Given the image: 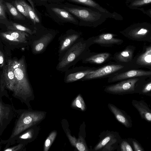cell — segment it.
I'll return each mask as SVG.
<instances>
[{
	"label": "cell",
	"mask_w": 151,
	"mask_h": 151,
	"mask_svg": "<svg viewBox=\"0 0 151 151\" xmlns=\"http://www.w3.org/2000/svg\"><path fill=\"white\" fill-rule=\"evenodd\" d=\"M52 10L63 19L75 22V18L68 12L63 9L58 8H52Z\"/></svg>",
	"instance_id": "23"
},
{
	"label": "cell",
	"mask_w": 151,
	"mask_h": 151,
	"mask_svg": "<svg viewBox=\"0 0 151 151\" xmlns=\"http://www.w3.org/2000/svg\"><path fill=\"white\" fill-rule=\"evenodd\" d=\"M42 0L45 1V0Z\"/></svg>",
	"instance_id": "39"
},
{
	"label": "cell",
	"mask_w": 151,
	"mask_h": 151,
	"mask_svg": "<svg viewBox=\"0 0 151 151\" xmlns=\"http://www.w3.org/2000/svg\"><path fill=\"white\" fill-rule=\"evenodd\" d=\"M139 94L148 96H151V78L147 81L145 80L142 85Z\"/></svg>",
	"instance_id": "24"
},
{
	"label": "cell",
	"mask_w": 151,
	"mask_h": 151,
	"mask_svg": "<svg viewBox=\"0 0 151 151\" xmlns=\"http://www.w3.org/2000/svg\"><path fill=\"white\" fill-rule=\"evenodd\" d=\"M67 135L71 143L73 146L75 147L78 150H89L84 139L82 136H80L78 139H77L75 137L72 136L68 132L67 133Z\"/></svg>",
	"instance_id": "18"
},
{
	"label": "cell",
	"mask_w": 151,
	"mask_h": 151,
	"mask_svg": "<svg viewBox=\"0 0 151 151\" xmlns=\"http://www.w3.org/2000/svg\"><path fill=\"white\" fill-rule=\"evenodd\" d=\"M131 68L128 65L121 64H109L98 69H95L92 73L86 76L81 80H88L110 76L113 74L125 71Z\"/></svg>",
	"instance_id": "5"
},
{
	"label": "cell",
	"mask_w": 151,
	"mask_h": 151,
	"mask_svg": "<svg viewBox=\"0 0 151 151\" xmlns=\"http://www.w3.org/2000/svg\"><path fill=\"white\" fill-rule=\"evenodd\" d=\"M8 28L10 30H18L27 32L31 35L35 34L36 32L32 31L30 29L16 23H13L12 26H9Z\"/></svg>",
	"instance_id": "28"
},
{
	"label": "cell",
	"mask_w": 151,
	"mask_h": 151,
	"mask_svg": "<svg viewBox=\"0 0 151 151\" xmlns=\"http://www.w3.org/2000/svg\"><path fill=\"white\" fill-rule=\"evenodd\" d=\"M56 135L57 132L56 131H52L50 133L45 141L44 147V151H47L49 150L55 140Z\"/></svg>",
	"instance_id": "29"
},
{
	"label": "cell",
	"mask_w": 151,
	"mask_h": 151,
	"mask_svg": "<svg viewBox=\"0 0 151 151\" xmlns=\"http://www.w3.org/2000/svg\"><path fill=\"white\" fill-rule=\"evenodd\" d=\"M151 2V0H136L131 5L133 6H141L149 4Z\"/></svg>",
	"instance_id": "34"
},
{
	"label": "cell",
	"mask_w": 151,
	"mask_h": 151,
	"mask_svg": "<svg viewBox=\"0 0 151 151\" xmlns=\"http://www.w3.org/2000/svg\"><path fill=\"white\" fill-rule=\"evenodd\" d=\"M107 106L115 119L127 128L132 127V121L131 118L125 111L111 103H108Z\"/></svg>",
	"instance_id": "12"
},
{
	"label": "cell",
	"mask_w": 151,
	"mask_h": 151,
	"mask_svg": "<svg viewBox=\"0 0 151 151\" xmlns=\"http://www.w3.org/2000/svg\"><path fill=\"white\" fill-rule=\"evenodd\" d=\"M92 44H97L102 46L109 47L121 44L123 41L115 37L114 34L104 33L88 39Z\"/></svg>",
	"instance_id": "9"
},
{
	"label": "cell",
	"mask_w": 151,
	"mask_h": 151,
	"mask_svg": "<svg viewBox=\"0 0 151 151\" xmlns=\"http://www.w3.org/2000/svg\"><path fill=\"white\" fill-rule=\"evenodd\" d=\"M92 45L88 39L85 40L83 38H80L58 59L56 67L57 70L65 72L75 65L90 52L89 47Z\"/></svg>",
	"instance_id": "1"
},
{
	"label": "cell",
	"mask_w": 151,
	"mask_h": 151,
	"mask_svg": "<svg viewBox=\"0 0 151 151\" xmlns=\"http://www.w3.org/2000/svg\"><path fill=\"white\" fill-rule=\"evenodd\" d=\"M145 77H138L121 81L106 86L104 91L108 93L117 95L139 93Z\"/></svg>",
	"instance_id": "2"
},
{
	"label": "cell",
	"mask_w": 151,
	"mask_h": 151,
	"mask_svg": "<svg viewBox=\"0 0 151 151\" xmlns=\"http://www.w3.org/2000/svg\"><path fill=\"white\" fill-rule=\"evenodd\" d=\"M130 144L132 145L135 151H145L141 144L136 139L132 138L127 139Z\"/></svg>",
	"instance_id": "30"
},
{
	"label": "cell",
	"mask_w": 151,
	"mask_h": 151,
	"mask_svg": "<svg viewBox=\"0 0 151 151\" xmlns=\"http://www.w3.org/2000/svg\"><path fill=\"white\" fill-rule=\"evenodd\" d=\"M0 35L3 38L10 41L19 42L18 40L15 39L12 35L6 32L1 33Z\"/></svg>",
	"instance_id": "33"
},
{
	"label": "cell",
	"mask_w": 151,
	"mask_h": 151,
	"mask_svg": "<svg viewBox=\"0 0 151 151\" xmlns=\"http://www.w3.org/2000/svg\"><path fill=\"white\" fill-rule=\"evenodd\" d=\"M8 63L10 65L14 75L17 86L29 91L30 87L26 72V66L24 58L18 60H9Z\"/></svg>",
	"instance_id": "4"
},
{
	"label": "cell",
	"mask_w": 151,
	"mask_h": 151,
	"mask_svg": "<svg viewBox=\"0 0 151 151\" xmlns=\"http://www.w3.org/2000/svg\"><path fill=\"white\" fill-rule=\"evenodd\" d=\"M27 4L23 0H16L14 5L18 11L24 16L29 18L27 8Z\"/></svg>",
	"instance_id": "21"
},
{
	"label": "cell",
	"mask_w": 151,
	"mask_h": 151,
	"mask_svg": "<svg viewBox=\"0 0 151 151\" xmlns=\"http://www.w3.org/2000/svg\"><path fill=\"white\" fill-rule=\"evenodd\" d=\"M5 4L9 12L15 18L19 20H24V17L18 10L11 3L6 2Z\"/></svg>",
	"instance_id": "25"
},
{
	"label": "cell",
	"mask_w": 151,
	"mask_h": 151,
	"mask_svg": "<svg viewBox=\"0 0 151 151\" xmlns=\"http://www.w3.org/2000/svg\"><path fill=\"white\" fill-rule=\"evenodd\" d=\"M71 106L74 108L80 109L82 111H85L87 108L85 102L80 94L74 100Z\"/></svg>",
	"instance_id": "22"
},
{
	"label": "cell",
	"mask_w": 151,
	"mask_h": 151,
	"mask_svg": "<svg viewBox=\"0 0 151 151\" xmlns=\"http://www.w3.org/2000/svg\"><path fill=\"white\" fill-rule=\"evenodd\" d=\"M12 150L11 149H6L5 150V151H12Z\"/></svg>",
	"instance_id": "38"
},
{
	"label": "cell",
	"mask_w": 151,
	"mask_h": 151,
	"mask_svg": "<svg viewBox=\"0 0 151 151\" xmlns=\"http://www.w3.org/2000/svg\"><path fill=\"white\" fill-rule=\"evenodd\" d=\"M6 7L2 0H0V19H6Z\"/></svg>",
	"instance_id": "32"
},
{
	"label": "cell",
	"mask_w": 151,
	"mask_h": 151,
	"mask_svg": "<svg viewBox=\"0 0 151 151\" xmlns=\"http://www.w3.org/2000/svg\"><path fill=\"white\" fill-rule=\"evenodd\" d=\"M71 13L79 18L86 21H92L96 19V15L88 10L73 8H65Z\"/></svg>",
	"instance_id": "17"
},
{
	"label": "cell",
	"mask_w": 151,
	"mask_h": 151,
	"mask_svg": "<svg viewBox=\"0 0 151 151\" xmlns=\"http://www.w3.org/2000/svg\"><path fill=\"white\" fill-rule=\"evenodd\" d=\"M6 32L18 40L19 42L26 43L27 42V37H29V35L25 32L18 30H11Z\"/></svg>",
	"instance_id": "20"
},
{
	"label": "cell",
	"mask_w": 151,
	"mask_h": 151,
	"mask_svg": "<svg viewBox=\"0 0 151 151\" xmlns=\"http://www.w3.org/2000/svg\"><path fill=\"white\" fill-rule=\"evenodd\" d=\"M31 4L33 10L35 11L34 6V3L32 0H27Z\"/></svg>",
	"instance_id": "37"
},
{
	"label": "cell",
	"mask_w": 151,
	"mask_h": 151,
	"mask_svg": "<svg viewBox=\"0 0 151 151\" xmlns=\"http://www.w3.org/2000/svg\"><path fill=\"white\" fill-rule=\"evenodd\" d=\"M99 139L94 147V151H114L117 149L121 137L118 132L107 130L102 132Z\"/></svg>",
	"instance_id": "3"
},
{
	"label": "cell",
	"mask_w": 151,
	"mask_h": 151,
	"mask_svg": "<svg viewBox=\"0 0 151 151\" xmlns=\"http://www.w3.org/2000/svg\"><path fill=\"white\" fill-rule=\"evenodd\" d=\"M111 56V54L107 52L94 53L90 52L81 60L83 63L100 64L109 60Z\"/></svg>",
	"instance_id": "15"
},
{
	"label": "cell",
	"mask_w": 151,
	"mask_h": 151,
	"mask_svg": "<svg viewBox=\"0 0 151 151\" xmlns=\"http://www.w3.org/2000/svg\"><path fill=\"white\" fill-rule=\"evenodd\" d=\"M135 49V48L134 46H128L123 50L115 53L113 59L117 63L128 65L132 68Z\"/></svg>",
	"instance_id": "10"
},
{
	"label": "cell",
	"mask_w": 151,
	"mask_h": 151,
	"mask_svg": "<svg viewBox=\"0 0 151 151\" xmlns=\"http://www.w3.org/2000/svg\"><path fill=\"white\" fill-rule=\"evenodd\" d=\"M31 137V134L29 132H28L22 135L21 138L23 139H27L30 138Z\"/></svg>",
	"instance_id": "36"
},
{
	"label": "cell",
	"mask_w": 151,
	"mask_h": 151,
	"mask_svg": "<svg viewBox=\"0 0 151 151\" xmlns=\"http://www.w3.org/2000/svg\"><path fill=\"white\" fill-rule=\"evenodd\" d=\"M54 37L55 35L48 33L34 40L32 45V53L37 55L43 52Z\"/></svg>",
	"instance_id": "13"
},
{
	"label": "cell",
	"mask_w": 151,
	"mask_h": 151,
	"mask_svg": "<svg viewBox=\"0 0 151 151\" xmlns=\"http://www.w3.org/2000/svg\"><path fill=\"white\" fill-rule=\"evenodd\" d=\"M133 106L138 111L141 118L148 122H151V110L147 104L143 100L139 101L133 100Z\"/></svg>",
	"instance_id": "16"
},
{
	"label": "cell",
	"mask_w": 151,
	"mask_h": 151,
	"mask_svg": "<svg viewBox=\"0 0 151 151\" xmlns=\"http://www.w3.org/2000/svg\"><path fill=\"white\" fill-rule=\"evenodd\" d=\"M1 78H4L7 83L12 86L16 84L14 72L8 63L4 68Z\"/></svg>",
	"instance_id": "19"
},
{
	"label": "cell",
	"mask_w": 151,
	"mask_h": 151,
	"mask_svg": "<svg viewBox=\"0 0 151 151\" xmlns=\"http://www.w3.org/2000/svg\"><path fill=\"white\" fill-rule=\"evenodd\" d=\"M95 69L87 67H77L69 68L65 72L64 81L65 83L73 82L81 80Z\"/></svg>",
	"instance_id": "8"
},
{
	"label": "cell",
	"mask_w": 151,
	"mask_h": 151,
	"mask_svg": "<svg viewBox=\"0 0 151 151\" xmlns=\"http://www.w3.org/2000/svg\"><path fill=\"white\" fill-rule=\"evenodd\" d=\"M108 80L109 83L124 80L138 77H151V71L140 69H131L113 74Z\"/></svg>",
	"instance_id": "6"
},
{
	"label": "cell",
	"mask_w": 151,
	"mask_h": 151,
	"mask_svg": "<svg viewBox=\"0 0 151 151\" xmlns=\"http://www.w3.org/2000/svg\"><path fill=\"white\" fill-rule=\"evenodd\" d=\"M70 1L80 4H85L91 6L101 11L104 12L105 10L101 7L98 4L92 0H70Z\"/></svg>",
	"instance_id": "26"
},
{
	"label": "cell",
	"mask_w": 151,
	"mask_h": 151,
	"mask_svg": "<svg viewBox=\"0 0 151 151\" xmlns=\"http://www.w3.org/2000/svg\"><path fill=\"white\" fill-rule=\"evenodd\" d=\"M132 68H146L151 69V45L147 46L142 52L134 58Z\"/></svg>",
	"instance_id": "11"
},
{
	"label": "cell",
	"mask_w": 151,
	"mask_h": 151,
	"mask_svg": "<svg viewBox=\"0 0 151 151\" xmlns=\"http://www.w3.org/2000/svg\"><path fill=\"white\" fill-rule=\"evenodd\" d=\"M129 39L139 41L151 42V35L149 30L143 27L132 29L124 34Z\"/></svg>",
	"instance_id": "14"
},
{
	"label": "cell",
	"mask_w": 151,
	"mask_h": 151,
	"mask_svg": "<svg viewBox=\"0 0 151 151\" xmlns=\"http://www.w3.org/2000/svg\"><path fill=\"white\" fill-rule=\"evenodd\" d=\"M117 151H133L131 145L126 139H122L117 148Z\"/></svg>",
	"instance_id": "27"
},
{
	"label": "cell",
	"mask_w": 151,
	"mask_h": 151,
	"mask_svg": "<svg viewBox=\"0 0 151 151\" xmlns=\"http://www.w3.org/2000/svg\"><path fill=\"white\" fill-rule=\"evenodd\" d=\"M81 34L78 32L69 31L59 38V45L58 51L59 58H60L77 41L81 38Z\"/></svg>",
	"instance_id": "7"
},
{
	"label": "cell",
	"mask_w": 151,
	"mask_h": 151,
	"mask_svg": "<svg viewBox=\"0 0 151 151\" xmlns=\"http://www.w3.org/2000/svg\"><path fill=\"white\" fill-rule=\"evenodd\" d=\"M27 8L29 18L31 19L35 24L36 23H39L40 21V19L32 8L27 4Z\"/></svg>",
	"instance_id": "31"
},
{
	"label": "cell",
	"mask_w": 151,
	"mask_h": 151,
	"mask_svg": "<svg viewBox=\"0 0 151 151\" xmlns=\"http://www.w3.org/2000/svg\"><path fill=\"white\" fill-rule=\"evenodd\" d=\"M5 63L4 57L3 53L0 50V67H2Z\"/></svg>",
	"instance_id": "35"
}]
</instances>
